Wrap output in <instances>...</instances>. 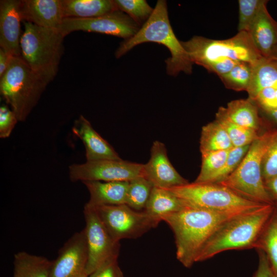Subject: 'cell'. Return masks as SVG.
Here are the masks:
<instances>
[{"label": "cell", "mask_w": 277, "mask_h": 277, "mask_svg": "<svg viewBox=\"0 0 277 277\" xmlns=\"http://www.w3.org/2000/svg\"><path fill=\"white\" fill-rule=\"evenodd\" d=\"M245 212L185 207L163 216L162 221L167 223L174 233L177 259L189 268L196 262L200 251L214 232L228 221Z\"/></svg>", "instance_id": "6da1fadb"}, {"label": "cell", "mask_w": 277, "mask_h": 277, "mask_svg": "<svg viewBox=\"0 0 277 277\" xmlns=\"http://www.w3.org/2000/svg\"><path fill=\"white\" fill-rule=\"evenodd\" d=\"M274 212V205L266 204L228 221L206 243L196 262L209 259L228 250L256 248Z\"/></svg>", "instance_id": "7a4b0ae2"}, {"label": "cell", "mask_w": 277, "mask_h": 277, "mask_svg": "<svg viewBox=\"0 0 277 277\" xmlns=\"http://www.w3.org/2000/svg\"><path fill=\"white\" fill-rule=\"evenodd\" d=\"M146 42L156 43L168 49L171 56L165 63L169 75L176 76L181 72L188 74L192 73L193 63L174 33L170 24L166 1H157L150 17L134 36L121 43L115 55L120 58L136 45Z\"/></svg>", "instance_id": "3957f363"}, {"label": "cell", "mask_w": 277, "mask_h": 277, "mask_svg": "<svg viewBox=\"0 0 277 277\" xmlns=\"http://www.w3.org/2000/svg\"><path fill=\"white\" fill-rule=\"evenodd\" d=\"M181 43L193 64L203 67L209 72L227 61L254 64L263 57L247 32H238L231 38L221 40L194 36Z\"/></svg>", "instance_id": "277c9868"}, {"label": "cell", "mask_w": 277, "mask_h": 277, "mask_svg": "<svg viewBox=\"0 0 277 277\" xmlns=\"http://www.w3.org/2000/svg\"><path fill=\"white\" fill-rule=\"evenodd\" d=\"M276 134L277 130H270L259 135L236 169L217 183L251 201L274 205L263 180L262 167L264 155Z\"/></svg>", "instance_id": "5b68a950"}, {"label": "cell", "mask_w": 277, "mask_h": 277, "mask_svg": "<svg viewBox=\"0 0 277 277\" xmlns=\"http://www.w3.org/2000/svg\"><path fill=\"white\" fill-rule=\"evenodd\" d=\"M24 23L25 30L20 41L21 57L49 83L57 72L65 36L59 29Z\"/></svg>", "instance_id": "8992f818"}, {"label": "cell", "mask_w": 277, "mask_h": 277, "mask_svg": "<svg viewBox=\"0 0 277 277\" xmlns=\"http://www.w3.org/2000/svg\"><path fill=\"white\" fill-rule=\"evenodd\" d=\"M48 82L21 57L12 56L0 80V92L19 122L26 120Z\"/></svg>", "instance_id": "52a82bcc"}, {"label": "cell", "mask_w": 277, "mask_h": 277, "mask_svg": "<svg viewBox=\"0 0 277 277\" xmlns=\"http://www.w3.org/2000/svg\"><path fill=\"white\" fill-rule=\"evenodd\" d=\"M169 189L185 207L219 212H247L266 205L246 199L218 183H187Z\"/></svg>", "instance_id": "ba28073f"}, {"label": "cell", "mask_w": 277, "mask_h": 277, "mask_svg": "<svg viewBox=\"0 0 277 277\" xmlns=\"http://www.w3.org/2000/svg\"><path fill=\"white\" fill-rule=\"evenodd\" d=\"M91 206L112 238L119 242L139 238L161 222L144 210L136 211L126 204Z\"/></svg>", "instance_id": "9c48e42d"}, {"label": "cell", "mask_w": 277, "mask_h": 277, "mask_svg": "<svg viewBox=\"0 0 277 277\" xmlns=\"http://www.w3.org/2000/svg\"><path fill=\"white\" fill-rule=\"evenodd\" d=\"M84 215L88 254L86 268L88 276L107 262L117 259L120 244L109 233L93 206L86 203Z\"/></svg>", "instance_id": "30bf717a"}, {"label": "cell", "mask_w": 277, "mask_h": 277, "mask_svg": "<svg viewBox=\"0 0 277 277\" xmlns=\"http://www.w3.org/2000/svg\"><path fill=\"white\" fill-rule=\"evenodd\" d=\"M144 164L122 159L87 161L69 167L71 181H130L144 176Z\"/></svg>", "instance_id": "8fae6325"}, {"label": "cell", "mask_w": 277, "mask_h": 277, "mask_svg": "<svg viewBox=\"0 0 277 277\" xmlns=\"http://www.w3.org/2000/svg\"><path fill=\"white\" fill-rule=\"evenodd\" d=\"M140 28V25L117 9L95 17L64 18L59 30L65 36L75 31H83L106 34L126 39L134 36Z\"/></svg>", "instance_id": "7c38bea8"}, {"label": "cell", "mask_w": 277, "mask_h": 277, "mask_svg": "<svg viewBox=\"0 0 277 277\" xmlns=\"http://www.w3.org/2000/svg\"><path fill=\"white\" fill-rule=\"evenodd\" d=\"M88 248L84 229L73 234L52 261L50 277H86Z\"/></svg>", "instance_id": "4fadbf2b"}, {"label": "cell", "mask_w": 277, "mask_h": 277, "mask_svg": "<svg viewBox=\"0 0 277 277\" xmlns=\"http://www.w3.org/2000/svg\"><path fill=\"white\" fill-rule=\"evenodd\" d=\"M144 176L153 187L170 189L188 183L170 162L165 145L154 141L150 149L148 162L144 164Z\"/></svg>", "instance_id": "5bb4252c"}, {"label": "cell", "mask_w": 277, "mask_h": 277, "mask_svg": "<svg viewBox=\"0 0 277 277\" xmlns=\"http://www.w3.org/2000/svg\"><path fill=\"white\" fill-rule=\"evenodd\" d=\"M21 1L0 2V46L12 56L21 57Z\"/></svg>", "instance_id": "9a60e30c"}, {"label": "cell", "mask_w": 277, "mask_h": 277, "mask_svg": "<svg viewBox=\"0 0 277 277\" xmlns=\"http://www.w3.org/2000/svg\"><path fill=\"white\" fill-rule=\"evenodd\" d=\"M22 21L38 26L59 29L64 17L61 0L21 1Z\"/></svg>", "instance_id": "2e32d148"}, {"label": "cell", "mask_w": 277, "mask_h": 277, "mask_svg": "<svg viewBox=\"0 0 277 277\" xmlns=\"http://www.w3.org/2000/svg\"><path fill=\"white\" fill-rule=\"evenodd\" d=\"M72 131L84 144L87 161L122 159L113 148L93 129L89 121L83 115L75 121Z\"/></svg>", "instance_id": "e0dca14e"}, {"label": "cell", "mask_w": 277, "mask_h": 277, "mask_svg": "<svg viewBox=\"0 0 277 277\" xmlns=\"http://www.w3.org/2000/svg\"><path fill=\"white\" fill-rule=\"evenodd\" d=\"M267 2L262 6L248 32L259 53L265 58L270 57L277 48V22L268 11Z\"/></svg>", "instance_id": "ac0fdd59"}, {"label": "cell", "mask_w": 277, "mask_h": 277, "mask_svg": "<svg viewBox=\"0 0 277 277\" xmlns=\"http://www.w3.org/2000/svg\"><path fill=\"white\" fill-rule=\"evenodd\" d=\"M92 206L126 204L129 181H85Z\"/></svg>", "instance_id": "d6986e66"}, {"label": "cell", "mask_w": 277, "mask_h": 277, "mask_svg": "<svg viewBox=\"0 0 277 277\" xmlns=\"http://www.w3.org/2000/svg\"><path fill=\"white\" fill-rule=\"evenodd\" d=\"M217 112L241 126L257 131L260 127L261 118L259 108L249 98L232 101L226 107H220Z\"/></svg>", "instance_id": "ffe728a7"}, {"label": "cell", "mask_w": 277, "mask_h": 277, "mask_svg": "<svg viewBox=\"0 0 277 277\" xmlns=\"http://www.w3.org/2000/svg\"><path fill=\"white\" fill-rule=\"evenodd\" d=\"M62 5L64 18L95 17L118 9L110 0H62Z\"/></svg>", "instance_id": "44dd1931"}, {"label": "cell", "mask_w": 277, "mask_h": 277, "mask_svg": "<svg viewBox=\"0 0 277 277\" xmlns=\"http://www.w3.org/2000/svg\"><path fill=\"white\" fill-rule=\"evenodd\" d=\"M182 201L169 189L153 187L144 211L162 221V217L184 208Z\"/></svg>", "instance_id": "7402d4cb"}, {"label": "cell", "mask_w": 277, "mask_h": 277, "mask_svg": "<svg viewBox=\"0 0 277 277\" xmlns=\"http://www.w3.org/2000/svg\"><path fill=\"white\" fill-rule=\"evenodd\" d=\"M52 261L21 251L14 255L13 277H50Z\"/></svg>", "instance_id": "603a6c76"}, {"label": "cell", "mask_w": 277, "mask_h": 277, "mask_svg": "<svg viewBox=\"0 0 277 277\" xmlns=\"http://www.w3.org/2000/svg\"><path fill=\"white\" fill-rule=\"evenodd\" d=\"M277 88V60L262 57L253 65L251 81L247 91L252 98L259 91Z\"/></svg>", "instance_id": "cb8c5ba5"}, {"label": "cell", "mask_w": 277, "mask_h": 277, "mask_svg": "<svg viewBox=\"0 0 277 277\" xmlns=\"http://www.w3.org/2000/svg\"><path fill=\"white\" fill-rule=\"evenodd\" d=\"M233 147L227 132L216 120L202 127L200 141L201 153L229 150Z\"/></svg>", "instance_id": "d4e9b609"}, {"label": "cell", "mask_w": 277, "mask_h": 277, "mask_svg": "<svg viewBox=\"0 0 277 277\" xmlns=\"http://www.w3.org/2000/svg\"><path fill=\"white\" fill-rule=\"evenodd\" d=\"M255 248L261 249L265 253L272 274L277 277V215L275 211L264 230Z\"/></svg>", "instance_id": "484cf974"}, {"label": "cell", "mask_w": 277, "mask_h": 277, "mask_svg": "<svg viewBox=\"0 0 277 277\" xmlns=\"http://www.w3.org/2000/svg\"><path fill=\"white\" fill-rule=\"evenodd\" d=\"M153 187L144 176L129 181L126 204L136 211L144 210Z\"/></svg>", "instance_id": "4316f807"}, {"label": "cell", "mask_w": 277, "mask_h": 277, "mask_svg": "<svg viewBox=\"0 0 277 277\" xmlns=\"http://www.w3.org/2000/svg\"><path fill=\"white\" fill-rule=\"evenodd\" d=\"M216 120L225 129L234 147L250 145L260 134L258 131L233 123L217 112Z\"/></svg>", "instance_id": "83f0119b"}, {"label": "cell", "mask_w": 277, "mask_h": 277, "mask_svg": "<svg viewBox=\"0 0 277 277\" xmlns=\"http://www.w3.org/2000/svg\"><path fill=\"white\" fill-rule=\"evenodd\" d=\"M254 64L241 62L219 77L225 86L236 91H247L250 84Z\"/></svg>", "instance_id": "f1b7e54d"}, {"label": "cell", "mask_w": 277, "mask_h": 277, "mask_svg": "<svg viewBox=\"0 0 277 277\" xmlns=\"http://www.w3.org/2000/svg\"><path fill=\"white\" fill-rule=\"evenodd\" d=\"M230 150V149L201 153V170L194 182H207L209 179L223 166L227 160Z\"/></svg>", "instance_id": "f546056e"}, {"label": "cell", "mask_w": 277, "mask_h": 277, "mask_svg": "<svg viewBox=\"0 0 277 277\" xmlns=\"http://www.w3.org/2000/svg\"><path fill=\"white\" fill-rule=\"evenodd\" d=\"M117 9L126 13L138 25L146 22L153 9L145 0H115Z\"/></svg>", "instance_id": "4dcf8cb0"}, {"label": "cell", "mask_w": 277, "mask_h": 277, "mask_svg": "<svg viewBox=\"0 0 277 277\" xmlns=\"http://www.w3.org/2000/svg\"><path fill=\"white\" fill-rule=\"evenodd\" d=\"M266 0H239L238 32H248Z\"/></svg>", "instance_id": "1f68e13d"}, {"label": "cell", "mask_w": 277, "mask_h": 277, "mask_svg": "<svg viewBox=\"0 0 277 277\" xmlns=\"http://www.w3.org/2000/svg\"><path fill=\"white\" fill-rule=\"evenodd\" d=\"M249 146L232 148L223 166L206 183H217L228 177L238 167L246 155Z\"/></svg>", "instance_id": "d6a6232c"}, {"label": "cell", "mask_w": 277, "mask_h": 277, "mask_svg": "<svg viewBox=\"0 0 277 277\" xmlns=\"http://www.w3.org/2000/svg\"><path fill=\"white\" fill-rule=\"evenodd\" d=\"M262 172L264 183L277 175V134L264 155Z\"/></svg>", "instance_id": "836d02e7"}, {"label": "cell", "mask_w": 277, "mask_h": 277, "mask_svg": "<svg viewBox=\"0 0 277 277\" xmlns=\"http://www.w3.org/2000/svg\"><path fill=\"white\" fill-rule=\"evenodd\" d=\"M17 118L12 110L7 105L0 107V137L7 138L18 122Z\"/></svg>", "instance_id": "e575fe53"}, {"label": "cell", "mask_w": 277, "mask_h": 277, "mask_svg": "<svg viewBox=\"0 0 277 277\" xmlns=\"http://www.w3.org/2000/svg\"><path fill=\"white\" fill-rule=\"evenodd\" d=\"M87 277H124V275L117 259H115L104 264Z\"/></svg>", "instance_id": "d590c367"}, {"label": "cell", "mask_w": 277, "mask_h": 277, "mask_svg": "<svg viewBox=\"0 0 277 277\" xmlns=\"http://www.w3.org/2000/svg\"><path fill=\"white\" fill-rule=\"evenodd\" d=\"M259 253V264L254 277H272V271L265 253L257 249Z\"/></svg>", "instance_id": "8d00e7d4"}, {"label": "cell", "mask_w": 277, "mask_h": 277, "mask_svg": "<svg viewBox=\"0 0 277 277\" xmlns=\"http://www.w3.org/2000/svg\"><path fill=\"white\" fill-rule=\"evenodd\" d=\"M12 56L0 48V77L7 70Z\"/></svg>", "instance_id": "74e56055"}, {"label": "cell", "mask_w": 277, "mask_h": 277, "mask_svg": "<svg viewBox=\"0 0 277 277\" xmlns=\"http://www.w3.org/2000/svg\"><path fill=\"white\" fill-rule=\"evenodd\" d=\"M266 188L274 201H277V175L265 182Z\"/></svg>", "instance_id": "f35d334b"}, {"label": "cell", "mask_w": 277, "mask_h": 277, "mask_svg": "<svg viewBox=\"0 0 277 277\" xmlns=\"http://www.w3.org/2000/svg\"><path fill=\"white\" fill-rule=\"evenodd\" d=\"M277 123V109L266 112Z\"/></svg>", "instance_id": "ab89813d"}, {"label": "cell", "mask_w": 277, "mask_h": 277, "mask_svg": "<svg viewBox=\"0 0 277 277\" xmlns=\"http://www.w3.org/2000/svg\"><path fill=\"white\" fill-rule=\"evenodd\" d=\"M270 57H272L277 60V48L273 51Z\"/></svg>", "instance_id": "60d3db41"}, {"label": "cell", "mask_w": 277, "mask_h": 277, "mask_svg": "<svg viewBox=\"0 0 277 277\" xmlns=\"http://www.w3.org/2000/svg\"><path fill=\"white\" fill-rule=\"evenodd\" d=\"M274 207H275V211L277 215V201H274Z\"/></svg>", "instance_id": "b9f144b4"}, {"label": "cell", "mask_w": 277, "mask_h": 277, "mask_svg": "<svg viewBox=\"0 0 277 277\" xmlns=\"http://www.w3.org/2000/svg\"><path fill=\"white\" fill-rule=\"evenodd\" d=\"M272 277H276V276H273L272 274Z\"/></svg>", "instance_id": "7bdbcfd3"}, {"label": "cell", "mask_w": 277, "mask_h": 277, "mask_svg": "<svg viewBox=\"0 0 277 277\" xmlns=\"http://www.w3.org/2000/svg\"><path fill=\"white\" fill-rule=\"evenodd\" d=\"M87 277V276H86Z\"/></svg>", "instance_id": "ee69618b"}]
</instances>
